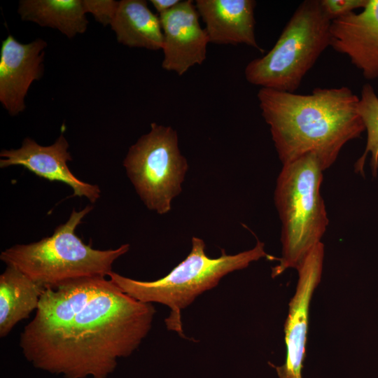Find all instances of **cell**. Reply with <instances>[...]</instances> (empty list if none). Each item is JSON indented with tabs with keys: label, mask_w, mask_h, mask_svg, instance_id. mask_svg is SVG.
<instances>
[{
	"label": "cell",
	"mask_w": 378,
	"mask_h": 378,
	"mask_svg": "<svg viewBox=\"0 0 378 378\" xmlns=\"http://www.w3.org/2000/svg\"><path fill=\"white\" fill-rule=\"evenodd\" d=\"M155 309L106 278L69 319L43 330H23L20 346L36 368L65 378H106L150 330Z\"/></svg>",
	"instance_id": "1"
},
{
	"label": "cell",
	"mask_w": 378,
	"mask_h": 378,
	"mask_svg": "<svg viewBox=\"0 0 378 378\" xmlns=\"http://www.w3.org/2000/svg\"><path fill=\"white\" fill-rule=\"evenodd\" d=\"M257 97L282 164L312 154L325 171L365 131L359 97L346 86L316 88L308 94L260 88Z\"/></svg>",
	"instance_id": "2"
},
{
	"label": "cell",
	"mask_w": 378,
	"mask_h": 378,
	"mask_svg": "<svg viewBox=\"0 0 378 378\" xmlns=\"http://www.w3.org/2000/svg\"><path fill=\"white\" fill-rule=\"evenodd\" d=\"M204 241L192 238V248L186 258L167 275L155 281H139L116 272L108 274L110 279L124 293L146 303L156 302L167 306L169 315L164 320L167 330L183 333L181 312L203 293L218 286L223 277L230 272L246 268L251 262L269 255L265 244L258 240L255 246L234 255L223 249L215 258L206 253Z\"/></svg>",
	"instance_id": "3"
},
{
	"label": "cell",
	"mask_w": 378,
	"mask_h": 378,
	"mask_svg": "<svg viewBox=\"0 0 378 378\" xmlns=\"http://www.w3.org/2000/svg\"><path fill=\"white\" fill-rule=\"evenodd\" d=\"M323 172L312 154L282 166L274 195L281 222L282 254L272 269V278L297 270L326 232L329 220L321 194Z\"/></svg>",
	"instance_id": "4"
},
{
	"label": "cell",
	"mask_w": 378,
	"mask_h": 378,
	"mask_svg": "<svg viewBox=\"0 0 378 378\" xmlns=\"http://www.w3.org/2000/svg\"><path fill=\"white\" fill-rule=\"evenodd\" d=\"M93 207L73 210L66 223L50 237L27 244H16L4 251L0 259L16 267L46 288H55L72 279L108 276L113 262L130 249L125 244L115 249L97 250L85 244L76 227Z\"/></svg>",
	"instance_id": "5"
},
{
	"label": "cell",
	"mask_w": 378,
	"mask_h": 378,
	"mask_svg": "<svg viewBox=\"0 0 378 378\" xmlns=\"http://www.w3.org/2000/svg\"><path fill=\"white\" fill-rule=\"evenodd\" d=\"M330 24L320 0L302 1L272 49L246 66L245 78L260 88L295 92L330 46Z\"/></svg>",
	"instance_id": "6"
},
{
	"label": "cell",
	"mask_w": 378,
	"mask_h": 378,
	"mask_svg": "<svg viewBox=\"0 0 378 378\" xmlns=\"http://www.w3.org/2000/svg\"><path fill=\"white\" fill-rule=\"evenodd\" d=\"M123 166L144 204L159 214L171 210L188 169L176 131L155 122L129 148Z\"/></svg>",
	"instance_id": "7"
},
{
	"label": "cell",
	"mask_w": 378,
	"mask_h": 378,
	"mask_svg": "<svg viewBox=\"0 0 378 378\" xmlns=\"http://www.w3.org/2000/svg\"><path fill=\"white\" fill-rule=\"evenodd\" d=\"M324 259V245L321 241L307 255L299 267L296 290L289 302L284 323L286 358L275 368L279 378H302L307 341L309 311L315 288L320 283Z\"/></svg>",
	"instance_id": "8"
},
{
	"label": "cell",
	"mask_w": 378,
	"mask_h": 378,
	"mask_svg": "<svg viewBox=\"0 0 378 378\" xmlns=\"http://www.w3.org/2000/svg\"><path fill=\"white\" fill-rule=\"evenodd\" d=\"M163 33L162 67L182 76L206 58L208 34L200 24V15L192 0H183L159 15Z\"/></svg>",
	"instance_id": "9"
},
{
	"label": "cell",
	"mask_w": 378,
	"mask_h": 378,
	"mask_svg": "<svg viewBox=\"0 0 378 378\" xmlns=\"http://www.w3.org/2000/svg\"><path fill=\"white\" fill-rule=\"evenodd\" d=\"M46 41L36 38L22 43L8 35L0 50V102L10 115L26 108L24 99L34 80L44 72Z\"/></svg>",
	"instance_id": "10"
},
{
	"label": "cell",
	"mask_w": 378,
	"mask_h": 378,
	"mask_svg": "<svg viewBox=\"0 0 378 378\" xmlns=\"http://www.w3.org/2000/svg\"><path fill=\"white\" fill-rule=\"evenodd\" d=\"M69 146L63 133L47 146L27 137L19 148L1 151L0 167H24L41 178L68 185L72 188L74 196L85 197L94 203L100 197V188L97 185L80 181L71 173L67 165L72 160Z\"/></svg>",
	"instance_id": "11"
},
{
	"label": "cell",
	"mask_w": 378,
	"mask_h": 378,
	"mask_svg": "<svg viewBox=\"0 0 378 378\" xmlns=\"http://www.w3.org/2000/svg\"><path fill=\"white\" fill-rule=\"evenodd\" d=\"M330 34V46L346 55L365 78H378V0L331 21Z\"/></svg>",
	"instance_id": "12"
},
{
	"label": "cell",
	"mask_w": 378,
	"mask_h": 378,
	"mask_svg": "<svg viewBox=\"0 0 378 378\" xmlns=\"http://www.w3.org/2000/svg\"><path fill=\"white\" fill-rule=\"evenodd\" d=\"M195 4L210 43L244 44L263 52L255 34V1L197 0Z\"/></svg>",
	"instance_id": "13"
},
{
	"label": "cell",
	"mask_w": 378,
	"mask_h": 378,
	"mask_svg": "<svg viewBox=\"0 0 378 378\" xmlns=\"http://www.w3.org/2000/svg\"><path fill=\"white\" fill-rule=\"evenodd\" d=\"M120 43L130 48L162 50L163 33L159 15L145 0L119 1L111 24Z\"/></svg>",
	"instance_id": "14"
},
{
	"label": "cell",
	"mask_w": 378,
	"mask_h": 378,
	"mask_svg": "<svg viewBox=\"0 0 378 378\" xmlns=\"http://www.w3.org/2000/svg\"><path fill=\"white\" fill-rule=\"evenodd\" d=\"M15 267L7 265L0 275V337L38 308L46 290Z\"/></svg>",
	"instance_id": "15"
},
{
	"label": "cell",
	"mask_w": 378,
	"mask_h": 378,
	"mask_svg": "<svg viewBox=\"0 0 378 378\" xmlns=\"http://www.w3.org/2000/svg\"><path fill=\"white\" fill-rule=\"evenodd\" d=\"M18 12L22 20L56 29L69 38L88 25L83 0H21Z\"/></svg>",
	"instance_id": "16"
},
{
	"label": "cell",
	"mask_w": 378,
	"mask_h": 378,
	"mask_svg": "<svg viewBox=\"0 0 378 378\" xmlns=\"http://www.w3.org/2000/svg\"><path fill=\"white\" fill-rule=\"evenodd\" d=\"M358 112L367 132V141L363 153L355 163V172L364 176L365 163L370 154L372 174L376 177L378 173V96L369 83L362 88Z\"/></svg>",
	"instance_id": "17"
},
{
	"label": "cell",
	"mask_w": 378,
	"mask_h": 378,
	"mask_svg": "<svg viewBox=\"0 0 378 378\" xmlns=\"http://www.w3.org/2000/svg\"><path fill=\"white\" fill-rule=\"evenodd\" d=\"M86 13H90L97 22L106 27L111 25L118 2L113 0H83Z\"/></svg>",
	"instance_id": "18"
},
{
	"label": "cell",
	"mask_w": 378,
	"mask_h": 378,
	"mask_svg": "<svg viewBox=\"0 0 378 378\" xmlns=\"http://www.w3.org/2000/svg\"><path fill=\"white\" fill-rule=\"evenodd\" d=\"M320 2L324 13L332 21L357 8H363L368 0H320Z\"/></svg>",
	"instance_id": "19"
},
{
	"label": "cell",
	"mask_w": 378,
	"mask_h": 378,
	"mask_svg": "<svg viewBox=\"0 0 378 378\" xmlns=\"http://www.w3.org/2000/svg\"><path fill=\"white\" fill-rule=\"evenodd\" d=\"M180 1L181 0H150L149 2L160 15L173 9Z\"/></svg>",
	"instance_id": "20"
}]
</instances>
